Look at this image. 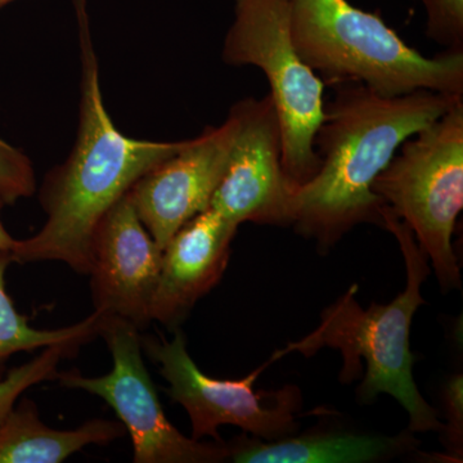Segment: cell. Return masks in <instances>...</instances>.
I'll return each instance as SVG.
<instances>
[{"label": "cell", "mask_w": 463, "mask_h": 463, "mask_svg": "<svg viewBox=\"0 0 463 463\" xmlns=\"http://www.w3.org/2000/svg\"><path fill=\"white\" fill-rule=\"evenodd\" d=\"M232 108L239 129L213 209L232 223L289 225L292 187L282 165V134L269 94L246 99Z\"/></svg>", "instance_id": "9"}, {"label": "cell", "mask_w": 463, "mask_h": 463, "mask_svg": "<svg viewBox=\"0 0 463 463\" xmlns=\"http://www.w3.org/2000/svg\"><path fill=\"white\" fill-rule=\"evenodd\" d=\"M80 43L79 127L71 154L45 175L39 201L47 216L42 230L12 249L14 263L62 261L90 274L91 239L103 215L134 183L173 156L185 141H142L116 128L103 102L99 67L90 38L87 0H74Z\"/></svg>", "instance_id": "2"}, {"label": "cell", "mask_w": 463, "mask_h": 463, "mask_svg": "<svg viewBox=\"0 0 463 463\" xmlns=\"http://www.w3.org/2000/svg\"><path fill=\"white\" fill-rule=\"evenodd\" d=\"M79 349L80 347L70 344L44 347L41 355L9 370L0 379V423L5 421L27 389L43 381L56 380L61 359L75 356Z\"/></svg>", "instance_id": "16"}, {"label": "cell", "mask_w": 463, "mask_h": 463, "mask_svg": "<svg viewBox=\"0 0 463 463\" xmlns=\"http://www.w3.org/2000/svg\"><path fill=\"white\" fill-rule=\"evenodd\" d=\"M373 191L413 232L441 288H459L452 237L463 207V99L403 142Z\"/></svg>", "instance_id": "5"}, {"label": "cell", "mask_w": 463, "mask_h": 463, "mask_svg": "<svg viewBox=\"0 0 463 463\" xmlns=\"http://www.w3.org/2000/svg\"><path fill=\"white\" fill-rule=\"evenodd\" d=\"M5 203L0 200V215H2V209ZM16 239L9 234V232L5 230V224L2 222V216H0V250H7V251H12V249L16 245Z\"/></svg>", "instance_id": "20"}, {"label": "cell", "mask_w": 463, "mask_h": 463, "mask_svg": "<svg viewBox=\"0 0 463 463\" xmlns=\"http://www.w3.org/2000/svg\"><path fill=\"white\" fill-rule=\"evenodd\" d=\"M36 191L35 170L32 160L20 148L0 138V200L14 205L32 197Z\"/></svg>", "instance_id": "17"}, {"label": "cell", "mask_w": 463, "mask_h": 463, "mask_svg": "<svg viewBox=\"0 0 463 463\" xmlns=\"http://www.w3.org/2000/svg\"><path fill=\"white\" fill-rule=\"evenodd\" d=\"M239 225L213 207L176 232L163 250L152 322L175 331L201 298L221 282Z\"/></svg>", "instance_id": "12"}, {"label": "cell", "mask_w": 463, "mask_h": 463, "mask_svg": "<svg viewBox=\"0 0 463 463\" xmlns=\"http://www.w3.org/2000/svg\"><path fill=\"white\" fill-rule=\"evenodd\" d=\"M233 23L222 50L225 65L257 67L267 78L282 134V165L292 187L321 165L316 134L325 116L321 78L292 41L289 0H234Z\"/></svg>", "instance_id": "6"}, {"label": "cell", "mask_w": 463, "mask_h": 463, "mask_svg": "<svg viewBox=\"0 0 463 463\" xmlns=\"http://www.w3.org/2000/svg\"><path fill=\"white\" fill-rule=\"evenodd\" d=\"M463 96L416 90L383 96L364 84L335 85L325 105L315 147L321 165L298 185L289 201V225L319 248H332L364 223L381 227L377 176L408 138L437 121Z\"/></svg>", "instance_id": "1"}, {"label": "cell", "mask_w": 463, "mask_h": 463, "mask_svg": "<svg viewBox=\"0 0 463 463\" xmlns=\"http://www.w3.org/2000/svg\"><path fill=\"white\" fill-rule=\"evenodd\" d=\"M292 41L323 83H359L383 96L416 90L463 96V51L426 57L377 12L349 0H289Z\"/></svg>", "instance_id": "4"}, {"label": "cell", "mask_w": 463, "mask_h": 463, "mask_svg": "<svg viewBox=\"0 0 463 463\" xmlns=\"http://www.w3.org/2000/svg\"><path fill=\"white\" fill-rule=\"evenodd\" d=\"M237 129L239 116L231 108L223 124L185 139L179 151L143 174L130 188L137 214L161 250L183 225L212 205Z\"/></svg>", "instance_id": "10"}, {"label": "cell", "mask_w": 463, "mask_h": 463, "mask_svg": "<svg viewBox=\"0 0 463 463\" xmlns=\"http://www.w3.org/2000/svg\"><path fill=\"white\" fill-rule=\"evenodd\" d=\"M100 315V313H99ZM99 336L108 344L114 367L99 377L78 370L58 373L56 380L103 399L132 438L134 463H219L228 461L224 441L194 440L167 420L142 354V336L132 323L102 316Z\"/></svg>", "instance_id": "8"}, {"label": "cell", "mask_w": 463, "mask_h": 463, "mask_svg": "<svg viewBox=\"0 0 463 463\" xmlns=\"http://www.w3.org/2000/svg\"><path fill=\"white\" fill-rule=\"evenodd\" d=\"M142 347L160 365L174 402L187 411L192 439L222 440L219 428L233 425L261 440L291 437L298 431L303 397L297 385L273 392H254V383L268 365L279 361L276 353L257 370L239 380H218L197 367L187 350L184 334L176 328L173 340L142 337Z\"/></svg>", "instance_id": "7"}, {"label": "cell", "mask_w": 463, "mask_h": 463, "mask_svg": "<svg viewBox=\"0 0 463 463\" xmlns=\"http://www.w3.org/2000/svg\"><path fill=\"white\" fill-rule=\"evenodd\" d=\"M90 252L94 310L146 330L152 322L163 250L137 214L129 192L100 219Z\"/></svg>", "instance_id": "11"}, {"label": "cell", "mask_w": 463, "mask_h": 463, "mask_svg": "<svg viewBox=\"0 0 463 463\" xmlns=\"http://www.w3.org/2000/svg\"><path fill=\"white\" fill-rule=\"evenodd\" d=\"M381 227L397 239L407 268V286L392 303L359 306L353 285L321 316L312 334L279 350V358L292 352L306 356L322 347H334L343 355L340 380L352 383L362 376V359L367 370L358 388L359 401L373 403L380 394L397 399L410 416L412 432L443 431L438 412L423 399L414 383L412 368L416 356L411 352L410 332L414 313L426 304L421 288L428 279V257L414 239L413 232L388 206L381 207Z\"/></svg>", "instance_id": "3"}, {"label": "cell", "mask_w": 463, "mask_h": 463, "mask_svg": "<svg viewBox=\"0 0 463 463\" xmlns=\"http://www.w3.org/2000/svg\"><path fill=\"white\" fill-rule=\"evenodd\" d=\"M12 263V252L0 250V379L7 373L9 359L17 353H32L61 344L81 347L99 336L102 326V315L94 310L84 321L69 327L57 330L32 327L29 317L18 312L5 288V273Z\"/></svg>", "instance_id": "15"}, {"label": "cell", "mask_w": 463, "mask_h": 463, "mask_svg": "<svg viewBox=\"0 0 463 463\" xmlns=\"http://www.w3.org/2000/svg\"><path fill=\"white\" fill-rule=\"evenodd\" d=\"M448 425L444 426L447 432V443L455 456H462L463 440V377L457 374L448 383L444 390ZM443 430V431H444Z\"/></svg>", "instance_id": "19"}, {"label": "cell", "mask_w": 463, "mask_h": 463, "mask_svg": "<svg viewBox=\"0 0 463 463\" xmlns=\"http://www.w3.org/2000/svg\"><path fill=\"white\" fill-rule=\"evenodd\" d=\"M425 35L446 51H463V0H420Z\"/></svg>", "instance_id": "18"}, {"label": "cell", "mask_w": 463, "mask_h": 463, "mask_svg": "<svg viewBox=\"0 0 463 463\" xmlns=\"http://www.w3.org/2000/svg\"><path fill=\"white\" fill-rule=\"evenodd\" d=\"M237 463H371L414 452L420 441L407 430L397 437L350 431H316L267 441L242 435L227 443Z\"/></svg>", "instance_id": "13"}, {"label": "cell", "mask_w": 463, "mask_h": 463, "mask_svg": "<svg viewBox=\"0 0 463 463\" xmlns=\"http://www.w3.org/2000/svg\"><path fill=\"white\" fill-rule=\"evenodd\" d=\"M17 2V0H0V11L3 8L7 7V5H12V3Z\"/></svg>", "instance_id": "21"}, {"label": "cell", "mask_w": 463, "mask_h": 463, "mask_svg": "<svg viewBox=\"0 0 463 463\" xmlns=\"http://www.w3.org/2000/svg\"><path fill=\"white\" fill-rule=\"evenodd\" d=\"M125 432L123 423L102 419L75 430H54L42 422L36 404L23 399L0 423V463H60L90 444L106 446Z\"/></svg>", "instance_id": "14"}]
</instances>
